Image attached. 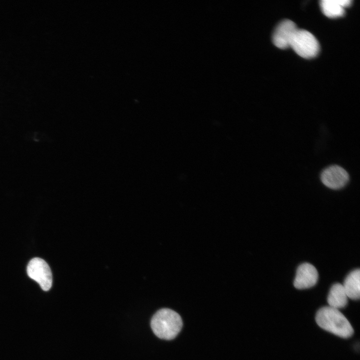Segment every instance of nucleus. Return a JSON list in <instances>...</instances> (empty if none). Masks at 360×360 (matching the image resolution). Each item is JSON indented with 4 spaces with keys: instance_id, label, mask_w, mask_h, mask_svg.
I'll use <instances>...</instances> for the list:
<instances>
[{
    "instance_id": "obj_1",
    "label": "nucleus",
    "mask_w": 360,
    "mask_h": 360,
    "mask_svg": "<svg viewBox=\"0 0 360 360\" xmlns=\"http://www.w3.org/2000/svg\"><path fill=\"white\" fill-rule=\"evenodd\" d=\"M316 320L322 328L342 338H348L354 330L346 316L338 310L329 306L320 308L316 312Z\"/></svg>"
},
{
    "instance_id": "obj_2",
    "label": "nucleus",
    "mask_w": 360,
    "mask_h": 360,
    "mask_svg": "<svg viewBox=\"0 0 360 360\" xmlns=\"http://www.w3.org/2000/svg\"><path fill=\"white\" fill-rule=\"evenodd\" d=\"M150 326L158 338L170 340L175 338L180 331L182 322L176 312L169 308H162L153 316Z\"/></svg>"
},
{
    "instance_id": "obj_3",
    "label": "nucleus",
    "mask_w": 360,
    "mask_h": 360,
    "mask_svg": "<svg viewBox=\"0 0 360 360\" xmlns=\"http://www.w3.org/2000/svg\"><path fill=\"white\" fill-rule=\"evenodd\" d=\"M294 50L300 56L311 58L317 56L320 44L316 37L305 30L298 29L290 44Z\"/></svg>"
},
{
    "instance_id": "obj_4",
    "label": "nucleus",
    "mask_w": 360,
    "mask_h": 360,
    "mask_svg": "<svg viewBox=\"0 0 360 360\" xmlns=\"http://www.w3.org/2000/svg\"><path fill=\"white\" fill-rule=\"evenodd\" d=\"M26 270L28 276L36 281L42 290L48 291L51 288L52 274L44 260L39 258L32 259L28 264Z\"/></svg>"
},
{
    "instance_id": "obj_5",
    "label": "nucleus",
    "mask_w": 360,
    "mask_h": 360,
    "mask_svg": "<svg viewBox=\"0 0 360 360\" xmlns=\"http://www.w3.org/2000/svg\"><path fill=\"white\" fill-rule=\"evenodd\" d=\"M320 180L324 185L332 190L343 188L349 180L347 172L338 165H332L323 170Z\"/></svg>"
},
{
    "instance_id": "obj_6",
    "label": "nucleus",
    "mask_w": 360,
    "mask_h": 360,
    "mask_svg": "<svg viewBox=\"0 0 360 360\" xmlns=\"http://www.w3.org/2000/svg\"><path fill=\"white\" fill-rule=\"evenodd\" d=\"M298 28L296 24L290 20L282 21L275 28L272 42L278 48L285 49L290 47L292 38Z\"/></svg>"
},
{
    "instance_id": "obj_7",
    "label": "nucleus",
    "mask_w": 360,
    "mask_h": 360,
    "mask_svg": "<svg viewBox=\"0 0 360 360\" xmlns=\"http://www.w3.org/2000/svg\"><path fill=\"white\" fill-rule=\"evenodd\" d=\"M318 280V272L316 268L308 262L302 264L298 267L294 282V286L300 290L314 286Z\"/></svg>"
},
{
    "instance_id": "obj_8",
    "label": "nucleus",
    "mask_w": 360,
    "mask_h": 360,
    "mask_svg": "<svg viewBox=\"0 0 360 360\" xmlns=\"http://www.w3.org/2000/svg\"><path fill=\"white\" fill-rule=\"evenodd\" d=\"M352 4L350 0H322L320 5L322 10L326 16L334 18L342 16L344 14V8Z\"/></svg>"
},
{
    "instance_id": "obj_9",
    "label": "nucleus",
    "mask_w": 360,
    "mask_h": 360,
    "mask_svg": "<svg viewBox=\"0 0 360 360\" xmlns=\"http://www.w3.org/2000/svg\"><path fill=\"white\" fill-rule=\"evenodd\" d=\"M348 298L356 300L360 296V270L359 268L351 272L342 284Z\"/></svg>"
},
{
    "instance_id": "obj_10",
    "label": "nucleus",
    "mask_w": 360,
    "mask_h": 360,
    "mask_svg": "<svg viewBox=\"0 0 360 360\" xmlns=\"http://www.w3.org/2000/svg\"><path fill=\"white\" fill-rule=\"evenodd\" d=\"M348 298L342 284L336 283L331 287L327 301L329 306L339 310L346 306L348 303Z\"/></svg>"
}]
</instances>
